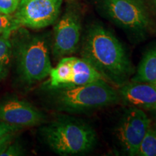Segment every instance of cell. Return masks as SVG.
<instances>
[{"label": "cell", "instance_id": "cell-10", "mask_svg": "<svg viewBox=\"0 0 156 156\" xmlns=\"http://www.w3.org/2000/svg\"><path fill=\"white\" fill-rule=\"evenodd\" d=\"M45 116L41 112L27 101L10 99L0 103V121L20 128L41 124Z\"/></svg>", "mask_w": 156, "mask_h": 156}, {"label": "cell", "instance_id": "cell-13", "mask_svg": "<svg viewBox=\"0 0 156 156\" xmlns=\"http://www.w3.org/2000/svg\"><path fill=\"white\" fill-rule=\"evenodd\" d=\"M14 31H7L0 34V80L8 75L10 69L12 45L11 35Z\"/></svg>", "mask_w": 156, "mask_h": 156}, {"label": "cell", "instance_id": "cell-6", "mask_svg": "<svg viewBox=\"0 0 156 156\" xmlns=\"http://www.w3.org/2000/svg\"><path fill=\"white\" fill-rule=\"evenodd\" d=\"M81 32L80 9L77 3H70L54 27L51 48L54 57L75 54L80 46Z\"/></svg>", "mask_w": 156, "mask_h": 156}, {"label": "cell", "instance_id": "cell-19", "mask_svg": "<svg viewBox=\"0 0 156 156\" xmlns=\"http://www.w3.org/2000/svg\"><path fill=\"white\" fill-rule=\"evenodd\" d=\"M15 133L16 132H12V133L6 134L5 136L0 138V156L12 143L15 137Z\"/></svg>", "mask_w": 156, "mask_h": 156}, {"label": "cell", "instance_id": "cell-9", "mask_svg": "<svg viewBox=\"0 0 156 156\" xmlns=\"http://www.w3.org/2000/svg\"><path fill=\"white\" fill-rule=\"evenodd\" d=\"M63 0H20L15 17L20 26L41 29L56 22Z\"/></svg>", "mask_w": 156, "mask_h": 156}, {"label": "cell", "instance_id": "cell-4", "mask_svg": "<svg viewBox=\"0 0 156 156\" xmlns=\"http://www.w3.org/2000/svg\"><path fill=\"white\" fill-rule=\"evenodd\" d=\"M11 41L17 73L23 83L32 85L49 75L52 66L44 37L21 33L11 38Z\"/></svg>", "mask_w": 156, "mask_h": 156}, {"label": "cell", "instance_id": "cell-20", "mask_svg": "<svg viewBox=\"0 0 156 156\" xmlns=\"http://www.w3.org/2000/svg\"><path fill=\"white\" fill-rule=\"evenodd\" d=\"M154 128L156 129V110H155V114H154Z\"/></svg>", "mask_w": 156, "mask_h": 156}, {"label": "cell", "instance_id": "cell-1", "mask_svg": "<svg viewBox=\"0 0 156 156\" xmlns=\"http://www.w3.org/2000/svg\"><path fill=\"white\" fill-rule=\"evenodd\" d=\"M80 57L112 85L119 87L134 74L126 50L108 29L98 23L89 27L80 43Z\"/></svg>", "mask_w": 156, "mask_h": 156}, {"label": "cell", "instance_id": "cell-17", "mask_svg": "<svg viewBox=\"0 0 156 156\" xmlns=\"http://www.w3.org/2000/svg\"><path fill=\"white\" fill-rule=\"evenodd\" d=\"M23 155V148L19 144H10L9 147L2 153L1 156H15Z\"/></svg>", "mask_w": 156, "mask_h": 156}, {"label": "cell", "instance_id": "cell-3", "mask_svg": "<svg viewBox=\"0 0 156 156\" xmlns=\"http://www.w3.org/2000/svg\"><path fill=\"white\" fill-rule=\"evenodd\" d=\"M54 101L59 111L72 114H87L119 102L117 90L104 79L86 85L54 88Z\"/></svg>", "mask_w": 156, "mask_h": 156}, {"label": "cell", "instance_id": "cell-11", "mask_svg": "<svg viewBox=\"0 0 156 156\" xmlns=\"http://www.w3.org/2000/svg\"><path fill=\"white\" fill-rule=\"evenodd\" d=\"M120 101L142 110H156V85L128 82L118 87Z\"/></svg>", "mask_w": 156, "mask_h": 156}, {"label": "cell", "instance_id": "cell-15", "mask_svg": "<svg viewBox=\"0 0 156 156\" xmlns=\"http://www.w3.org/2000/svg\"><path fill=\"white\" fill-rule=\"evenodd\" d=\"M20 25L11 15L0 14V34L7 31H15L20 28Z\"/></svg>", "mask_w": 156, "mask_h": 156}, {"label": "cell", "instance_id": "cell-2", "mask_svg": "<svg viewBox=\"0 0 156 156\" xmlns=\"http://www.w3.org/2000/svg\"><path fill=\"white\" fill-rule=\"evenodd\" d=\"M44 140L60 155H83L92 151L97 134L88 123L75 117L60 116L42 128Z\"/></svg>", "mask_w": 156, "mask_h": 156}, {"label": "cell", "instance_id": "cell-7", "mask_svg": "<svg viewBox=\"0 0 156 156\" xmlns=\"http://www.w3.org/2000/svg\"><path fill=\"white\" fill-rule=\"evenodd\" d=\"M48 76L49 85L53 88L80 86L103 79L83 58L69 56L61 58Z\"/></svg>", "mask_w": 156, "mask_h": 156}, {"label": "cell", "instance_id": "cell-16", "mask_svg": "<svg viewBox=\"0 0 156 156\" xmlns=\"http://www.w3.org/2000/svg\"><path fill=\"white\" fill-rule=\"evenodd\" d=\"M20 0H0V14L11 15L15 12Z\"/></svg>", "mask_w": 156, "mask_h": 156}, {"label": "cell", "instance_id": "cell-5", "mask_svg": "<svg viewBox=\"0 0 156 156\" xmlns=\"http://www.w3.org/2000/svg\"><path fill=\"white\" fill-rule=\"evenodd\" d=\"M101 14L133 36L142 41L153 30V22L142 0H95Z\"/></svg>", "mask_w": 156, "mask_h": 156}, {"label": "cell", "instance_id": "cell-8", "mask_svg": "<svg viewBox=\"0 0 156 156\" xmlns=\"http://www.w3.org/2000/svg\"><path fill=\"white\" fill-rule=\"evenodd\" d=\"M151 120L142 109L129 106L124 111L116 128L118 142L123 153L127 155H136L140 143Z\"/></svg>", "mask_w": 156, "mask_h": 156}, {"label": "cell", "instance_id": "cell-18", "mask_svg": "<svg viewBox=\"0 0 156 156\" xmlns=\"http://www.w3.org/2000/svg\"><path fill=\"white\" fill-rule=\"evenodd\" d=\"M21 128L18 126L11 125V124L0 121V138L5 136L6 134L12 133V132H17Z\"/></svg>", "mask_w": 156, "mask_h": 156}, {"label": "cell", "instance_id": "cell-14", "mask_svg": "<svg viewBox=\"0 0 156 156\" xmlns=\"http://www.w3.org/2000/svg\"><path fill=\"white\" fill-rule=\"evenodd\" d=\"M136 155L156 156V129L151 126L140 143Z\"/></svg>", "mask_w": 156, "mask_h": 156}, {"label": "cell", "instance_id": "cell-21", "mask_svg": "<svg viewBox=\"0 0 156 156\" xmlns=\"http://www.w3.org/2000/svg\"><path fill=\"white\" fill-rule=\"evenodd\" d=\"M153 2H154V3H155V5H156V0H153Z\"/></svg>", "mask_w": 156, "mask_h": 156}, {"label": "cell", "instance_id": "cell-12", "mask_svg": "<svg viewBox=\"0 0 156 156\" xmlns=\"http://www.w3.org/2000/svg\"><path fill=\"white\" fill-rule=\"evenodd\" d=\"M130 80L135 83H156V44L145 51L135 74Z\"/></svg>", "mask_w": 156, "mask_h": 156}]
</instances>
